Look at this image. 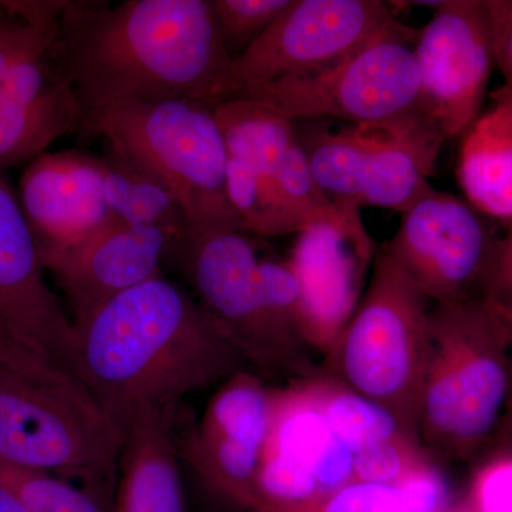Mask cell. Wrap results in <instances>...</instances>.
Masks as SVG:
<instances>
[{
  "mask_svg": "<svg viewBox=\"0 0 512 512\" xmlns=\"http://www.w3.org/2000/svg\"><path fill=\"white\" fill-rule=\"evenodd\" d=\"M55 52L82 113L80 131L124 104L215 107L232 63L211 0H67Z\"/></svg>",
  "mask_w": 512,
  "mask_h": 512,
  "instance_id": "obj_1",
  "label": "cell"
},
{
  "mask_svg": "<svg viewBox=\"0 0 512 512\" xmlns=\"http://www.w3.org/2000/svg\"><path fill=\"white\" fill-rule=\"evenodd\" d=\"M73 323L87 390L119 441L138 414L248 370L197 299L163 275Z\"/></svg>",
  "mask_w": 512,
  "mask_h": 512,
  "instance_id": "obj_2",
  "label": "cell"
},
{
  "mask_svg": "<svg viewBox=\"0 0 512 512\" xmlns=\"http://www.w3.org/2000/svg\"><path fill=\"white\" fill-rule=\"evenodd\" d=\"M168 258L259 376L313 375L299 329L301 288L288 261L259 258L252 235L229 228H185Z\"/></svg>",
  "mask_w": 512,
  "mask_h": 512,
  "instance_id": "obj_3",
  "label": "cell"
},
{
  "mask_svg": "<svg viewBox=\"0 0 512 512\" xmlns=\"http://www.w3.org/2000/svg\"><path fill=\"white\" fill-rule=\"evenodd\" d=\"M417 36L419 30L394 20L339 62L245 90L232 99L255 101L292 121L339 120L384 128L429 177L447 140L421 113Z\"/></svg>",
  "mask_w": 512,
  "mask_h": 512,
  "instance_id": "obj_4",
  "label": "cell"
},
{
  "mask_svg": "<svg viewBox=\"0 0 512 512\" xmlns=\"http://www.w3.org/2000/svg\"><path fill=\"white\" fill-rule=\"evenodd\" d=\"M512 326L485 299L434 306L421 392V444L467 461L490 446L510 386Z\"/></svg>",
  "mask_w": 512,
  "mask_h": 512,
  "instance_id": "obj_5",
  "label": "cell"
},
{
  "mask_svg": "<svg viewBox=\"0 0 512 512\" xmlns=\"http://www.w3.org/2000/svg\"><path fill=\"white\" fill-rule=\"evenodd\" d=\"M82 133L103 137L110 153L163 185L187 228L242 231L229 202V156L214 107L184 100L124 104Z\"/></svg>",
  "mask_w": 512,
  "mask_h": 512,
  "instance_id": "obj_6",
  "label": "cell"
},
{
  "mask_svg": "<svg viewBox=\"0 0 512 512\" xmlns=\"http://www.w3.org/2000/svg\"><path fill=\"white\" fill-rule=\"evenodd\" d=\"M429 316V299L379 249L362 301L325 356L326 375L382 406L417 441Z\"/></svg>",
  "mask_w": 512,
  "mask_h": 512,
  "instance_id": "obj_7",
  "label": "cell"
},
{
  "mask_svg": "<svg viewBox=\"0 0 512 512\" xmlns=\"http://www.w3.org/2000/svg\"><path fill=\"white\" fill-rule=\"evenodd\" d=\"M119 450L90 397L0 370V461L66 478L114 503Z\"/></svg>",
  "mask_w": 512,
  "mask_h": 512,
  "instance_id": "obj_8",
  "label": "cell"
},
{
  "mask_svg": "<svg viewBox=\"0 0 512 512\" xmlns=\"http://www.w3.org/2000/svg\"><path fill=\"white\" fill-rule=\"evenodd\" d=\"M382 248L434 306L485 299L498 242L483 214L431 187Z\"/></svg>",
  "mask_w": 512,
  "mask_h": 512,
  "instance_id": "obj_9",
  "label": "cell"
},
{
  "mask_svg": "<svg viewBox=\"0 0 512 512\" xmlns=\"http://www.w3.org/2000/svg\"><path fill=\"white\" fill-rule=\"evenodd\" d=\"M397 20L383 0H292L264 35L232 60L225 99L345 59Z\"/></svg>",
  "mask_w": 512,
  "mask_h": 512,
  "instance_id": "obj_10",
  "label": "cell"
},
{
  "mask_svg": "<svg viewBox=\"0 0 512 512\" xmlns=\"http://www.w3.org/2000/svg\"><path fill=\"white\" fill-rule=\"evenodd\" d=\"M352 451L320 412L305 377L274 389L271 430L248 512H289L356 481Z\"/></svg>",
  "mask_w": 512,
  "mask_h": 512,
  "instance_id": "obj_11",
  "label": "cell"
},
{
  "mask_svg": "<svg viewBox=\"0 0 512 512\" xmlns=\"http://www.w3.org/2000/svg\"><path fill=\"white\" fill-rule=\"evenodd\" d=\"M414 56L423 116L446 140L466 133L480 117L495 66L485 0H443L419 30Z\"/></svg>",
  "mask_w": 512,
  "mask_h": 512,
  "instance_id": "obj_12",
  "label": "cell"
},
{
  "mask_svg": "<svg viewBox=\"0 0 512 512\" xmlns=\"http://www.w3.org/2000/svg\"><path fill=\"white\" fill-rule=\"evenodd\" d=\"M45 272L28 218L0 173V326L87 390L76 328Z\"/></svg>",
  "mask_w": 512,
  "mask_h": 512,
  "instance_id": "obj_13",
  "label": "cell"
},
{
  "mask_svg": "<svg viewBox=\"0 0 512 512\" xmlns=\"http://www.w3.org/2000/svg\"><path fill=\"white\" fill-rule=\"evenodd\" d=\"M274 389L242 370L212 396L202 419L180 440L181 457L210 493L247 511L271 430Z\"/></svg>",
  "mask_w": 512,
  "mask_h": 512,
  "instance_id": "obj_14",
  "label": "cell"
},
{
  "mask_svg": "<svg viewBox=\"0 0 512 512\" xmlns=\"http://www.w3.org/2000/svg\"><path fill=\"white\" fill-rule=\"evenodd\" d=\"M295 128L313 178L333 204L403 214L431 188L412 154L384 128Z\"/></svg>",
  "mask_w": 512,
  "mask_h": 512,
  "instance_id": "obj_15",
  "label": "cell"
},
{
  "mask_svg": "<svg viewBox=\"0 0 512 512\" xmlns=\"http://www.w3.org/2000/svg\"><path fill=\"white\" fill-rule=\"evenodd\" d=\"M376 254L359 208L296 235L288 264L301 288L299 329L309 349L326 356L336 345L362 301Z\"/></svg>",
  "mask_w": 512,
  "mask_h": 512,
  "instance_id": "obj_16",
  "label": "cell"
},
{
  "mask_svg": "<svg viewBox=\"0 0 512 512\" xmlns=\"http://www.w3.org/2000/svg\"><path fill=\"white\" fill-rule=\"evenodd\" d=\"M178 237L167 228L126 224L114 217L72 247L40 252V258L77 320L160 276Z\"/></svg>",
  "mask_w": 512,
  "mask_h": 512,
  "instance_id": "obj_17",
  "label": "cell"
},
{
  "mask_svg": "<svg viewBox=\"0 0 512 512\" xmlns=\"http://www.w3.org/2000/svg\"><path fill=\"white\" fill-rule=\"evenodd\" d=\"M104 158L77 151L42 154L20 180V205L39 252L59 251L114 218L103 194Z\"/></svg>",
  "mask_w": 512,
  "mask_h": 512,
  "instance_id": "obj_18",
  "label": "cell"
},
{
  "mask_svg": "<svg viewBox=\"0 0 512 512\" xmlns=\"http://www.w3.org/2000/svg\"><path fill=\"white\" fill-rule=\"evenodd\" d=\"M178 406L138 414L120 439L113 512H188Z\"/></svg>",
  "mask_w": 512,
  "mask_h": 512,
  "instance_id": "obj_19",
  "label": "cell"
},
{
  "mask_svg": "<svg viewBox=\"0 0 512 512\" xmlns=\"http://www.w3.org/2000/svg\"><path fill=\"white\" fill-rule=\"evenodd\" d=\"M493 109L466 131L457 180L468 204L512 224V99L493 93Z\"/></svg>",
  "mask_w": 512,
  "mask_h": 512,
  "instance_id": "obj_20",
  "label": "cell"
},
{
  "mask_svg": "<svg viewBox=\"0 0 512 512\" xmlns=\"http://www.w3.org/2000/svg\"><path fill=\"white\" fill-rule=\"evenodd\" d=\"M80 127L82 113L70 87L35 104L0 97V173L36 160L53 141Z\"/></svg>",
  "mask_w": 512,
  "mask_h": 512,
  "instance_id": "obj_21",
  "label": "cell"
},
{
  "mask_svg": "<svg viewBox=\"0 0 512 512\" xmlns=\"http://www.w3.org/2000/svg\"><path fill=\"white\" fill-rule=\"evenodd\" d=\"M228 156L261 174H272L298 144L295 123L247 99H229L214 107Z\"/></svg>",
  "mask_w": 512,
  "mask_h": 512,
  "instance_id": "obj_22",
  "label": "cell"
},
{
  "mask_svg": "<svg viewBox=\"0 0 512 512\" xmlns=\"http://www.w3.org/2000/svg\"><path fill=\"white\" fill-rule=\"evenodd\" d=\"M306 382L320 412L343 444L352 451L353 457L399 437L409 436L393 414L326 373L306 376Z\"/></svg>",
  "mask_w": 512,
  "mask_h": 512,
  "instance_id": "obj_23",
  "label": "cell"
},
{
  "mask_svg": "<svg viewBox=\"0 0 512 512\" xmlns=\"http://www.w3.org/2000/svg\"><path fill=\"white\" fill-rule=\"evenodd\" d=\"M447 501L446 480L431 464L404 483L352 481L289 512H444Z\"/></svg>",
  "mask_w": 512,
  "mask_h": 512,
  "instance_id": "obj_24",
  "label": "cell"
},
{
  "mask_svg": "<svg viewBox=\"0 0 512 512\" xmlns=\"http://www.w3.org/2000/svg\"><path fill=\"white\" fill-rule=\"evenodd\" d=\"M103 194L111 214L126 224L167 228L178 235L187 228L173 195L113 153L104 158Z\"/></svg>",
  "mask_w": 512,
  "mask_h": 512,
  "instance_id": "obj_25",
  "label": "cell"
},
{
  "mask_svg": "<svg viewBox=\"0 0 512 512\" xmlns=\"http://www.w3.org/2000/svg\"><path fill=\"white\" fill-rule=\"evenodd\" d=\"M228 197L242 231L259 237L298 235L312 222L279 195L266 175L229 157Z\"/></svg>",
  "mask_w": 512,
  "mask_h": 512,
  "instance_id": "obj_26",
  "label": "cell"
},
{
  "mask_svg": "<svg viewBox=\"0 0 512 512\" xmlns=\"http://www.w3.org/2000/svg\"><path fill=\"white\" fill-rule=\"evenodd\" d=\"M0 484L26 512H113V500L66 478L0 461Z\"/></svg>",
  "mask_w": 512,
  "mask_h": 512,
  "instance_id": "obj_27",
  "label": "cell"
},
{
  "mask_svg": "<svg viewBox=\"0 0 512 512\" xmlns=\"http://www.w3.org/2000/svg\"><path fill=\"white\" fill-rule=\"evenodd\" d=\"M67 2H3L0 12V84L22 60L55 43Z\"/></svg>",
  "mask_w": 512,
  "mask_h": 512,
  "instance_id": "obj_28",
  "label": "cell"
},
{
  "mask_svg": "<svg viewBox=\"0 0 512 512\" xmlns=\"http://www.w3.org/2000/svg\"><path fill=\"white\" fill-rule=\"evenodd\" d=\"M291 2L292 0H211L222 40L232 60L264 35L289 8Z\"/></svg>",
  "mask_w": 512,
  "mask_h": 512,
  "instance_id": "obj_29",
  "label": "cell"
},
{
  "mask_svg": "<svg viewBox=\"0 0 512 512\" xmlns=\"http://www.w3.org/2000/svg\"><path fill=\"white\" fill-rule=\"evenodd\" d=\"M0 370L49 386L62 380L55 366L23 346L3 326H0Z\"/></svg>",
  "mask_w": 512,
  "mask_h": 512,
  "instance_id": "obj_30",
  "label": "cell"
},
{
  "mask_svg": "<svg viewBox=\"0 0 512 512\" xmlns=\"http://www.w3.org/2000/svg\"><path fill=\"white\" fill-rule=\"evenodd\" d=\"M485 302L512 326V224L498 242Z\"/></svg>",
  "mask_w": 512,
  "mask_h": 512,
  "instance_id": "obj_31",
  "label": "cell"
},
{
  "mask_svg": "<svg viewBox=\"0 0 512 512\" xmlns=\"http://www.w3.org/2000/svg\"><path fill=\"white\" fill-rule=\"evenodd\" d=\"M493 28L495 66L504 77V86L495 90L512 99V0H485Z\"/></svg>",
  "mask_w": 512,
  "mask_h": 512,
  "instance_id": "obj_32",
  "label": "cell"
},
{
  "mask_svg": "<svg viewBox=\"0 0 512 512\" xmlns=\"http://www.w3.org/2000/svg\"><path fill=\"white\" fill-rule=\"evenodd\" d=\"M491 446L498 453H512V355L510 366V386H508L507 402H505L503 417L495 433Z\"/></svg>",
  "mask_w": 512,
  "mask_h": 512,
  "instance_id": "obj_33",
  "label": "cell"
},
{
  "mask_svg": "<svg viewBox=\"0 0 512 512\" xmlns=\"http://www.w3.org/2000/svg\"><path fill=\"white\" fill-rule=\"evenodd\" d=\"M0 512H26L18 498L3 484H0Z\"/></svg>",
  "mask_w": 512,
  "mask_h": 512,
  "instance_id": "obj_34",
  "label": "cell"
},
{
  "mask_svg": "<svg viewBox=\"0 0 512 512\" xmlns=\"http://www.w3.org/2000/svg\"><path fill=\"white\" fill-rule=\"evenodd\" d=\"M3 10V2H0V12Z\"/></svg>",
  "mask_w": 512,
  "mask_h": 512,
  "instance_id": "obj_35",
  "label": "cell"
}]
</instances>
